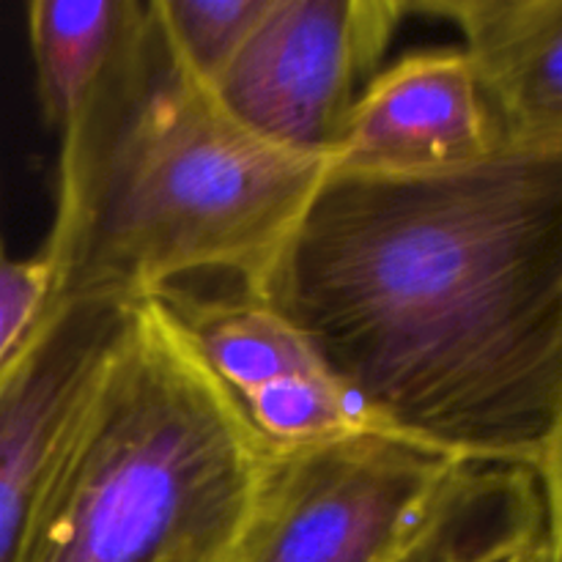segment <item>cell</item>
Instances as JSON below:
<instances>
[{"label": "cell", "instance_id": "6da1fadb", "mask_svg": "<svg viewBox=\"0 0 562 562\" xmlns=\"http://www.w3.org/2000/svg\"><path fill=\"white\" fill-rule=\"evenodd\" d=\"M263 302L390 431L536 470L562 390V140L329 170Z\"/></svg>", "mask_w": 562, "mask_h": 562}, {"label": "cell", "instance_id": "7a4b0ae2", "mask_svg": "<svg viewBox=\"0 0 562 562\" xmlns=\"http://www.w3.org/2000/svg\"><path fill=\"white\" fill-rule=\"evenodd\" d=\"M327 173V159L247 132L176 60L151 11L135 47L60 132L42 247L49 300L137 302L220 278L263 302Z\"/></svg>", "mask_w": 562, "mask_h": 562}, {"label": "cell", "instance_id": "3957f363", "mask_svg": "<svg viewBox=\"0 0 562 562\" xmlns=\"http://www.w3.org/2000/svg\"><path fill=\"white\" fill-rule=\"evenodd\" d=\"M272 456L168 307L137 300L60 445L22 562H228Z\"/></svg>", "mask_w": 562, "mask_h": 562}, {"label": "cell", "instance_id": "277c9868", "mask_svg": "<svg viewBox=\"0 0 562 562\" xmlns=\"http://www.w3.org/2000/svg\"><path fill=\"white\" fill-rule=\"evenodd\" d=\"M532 467L464 461L395 431L274 448L228 562H472L541 552Z\"/></svg>", "mask_w": 562, "mask_h": 562}, {"label": "cell", "instance_id": "5b68a950", "mask_svg": "<svg viewBox=\"0 0 562 562\" xmlns=\"http://www.w3.org/2000/svg\"><path fill=\"white\" fill-rule=\"evenodd\" d=\"M409 14L404 0H269L214 97L269 146L329 162Z\"/></svg>", "mask_w": 562, "mask_h": 562}, {"label": "cell", "instance_id": "8992f818", "mask_svg": "<svg viewBox=\"0 0 562 562\" xmlns=\"http://www.w3.org/2000/svg\"><path fill=\"white\" fill-rule=\"evenodd\" d=\"M135 302L49 300L0 366V562H22L58 450Z\"/></svg>", "mask_w": 562, "mask_h": 562}, {"label": "cell", "instance_id": "52a82bcc", "mask_svg": "<svg viewBox=\"0 0 562 562\" xmlns=\"http://www.w3.org/2000/svg\"><path fill=\"white\" fill-rule=\"evenodd\" d=\"M505 143L483 82L461 47L384 66L346 119L329 170L415 176L483 159Z\"/></svg>", "mask_w": 562, "mask_h": 562}, {"label": "cell", "instance_id": "ba28073f", "mask_svg": "<svg viewBox=\"0 0 562 562\" xmlns=\"http://www.w3.org/2000/svg\"><path fill=\"white\" fill-rule=\"evenodd\" d=\"M409 11L461 33L505 140H562V0H426Z\"/></svg>", "mask_w": 562, "mask_h": 562}, {"label": "cell", "instance_id": "9c48e42d", "mask_svg": "<svg viewBox=\"0 0 562 562\" xmlns=\"http://www.w3.org/2000/svg\"><path fill=\"white\" fill-rule=\"evenodd\" d=\"M143 0H33L27 5L36 93L55 132L80 119L148 25Z\"/></svg>", "mask_w": 562, "mask_h": 562}, {"label": "cell", "instance_id": "30bf717a", "mask_svg": "<svg viewBox=\"0 0 562 562\" xmlns=\"http://www.w3.org/2000/svg\"><path fill=\"white\" fill-rule=\"evenodd\" d=\"M157 300L234 398L291 373L324 368L300 329L267 302L239 291L198 294L190 285L162 291Z\"/></svg>", "mask_w": 562, "mask_h": 562}, {"label": "cell", "instance_id": "8fae6325", "mask_svg": "<svg viewBox=\"0 0 562 562\" xmlns=\"http://www.w3.org/2000/svg\"><path fill=\"white\" fill-rule=\"evenodd\" d=\"M272 448H300L357 431H390L327 368L269 382L236 398Z\"/></svg>", "mask_w": 562, "mask_h": 562}, {"label": "cell", "instance_id": "7c38bea8", "mask_svg": "<svg viewBox=\"0 0 562 562\" xmlns=\"http://www.w3.org/2000/svg\"><path fill=\"white\" fill-rule=\"evenodd\" d=\"M267 9L269 0H151L170 53L212 91Z\"/></svg>", "mask_w": 562, "mask_h": 562}, {"label": "cell", "instance_id": "4fadbf2b", "mask_svg": "<svg viewBox=\"0 0 562 562\" xmlns=\"http://www.w3.org/2000/svg\"><path fill=\"white\" fill-rule=\"evenodd\" d=\"M53 294V267L42 250L14 258L0 247V366L25 340Z\"/></svg>", "mask_w": 562, "mask_h": 562}, {"label": "cell", "instance_id": "5bb4252c", "mask_svg": "<svg viewBox=\"0 0 562 562\" xmlns=\"http://www.w3.org/2000/svg\"><path fill=\"white\" fill-rule=\"evenodd\" d=\"M536 477L543 503L541 562H562V390L552 428L536 461Z\"/></svg>", "mask_w": 562, "mask_h": 562}, {"label": "cell", "instance_id": "9a60e30c", "mask_svg": "<svg viewBox=\"0 0 562 562\" xmlns=\"http://www.w3.org/2000/svg\"><path fill=\"white\" fill-rule=\"evenodd\" d=\"M475 562H541V558H499V560H475Z\"/></svg>", "mask_w": 562, "mask_h": 562}]
</instances>
